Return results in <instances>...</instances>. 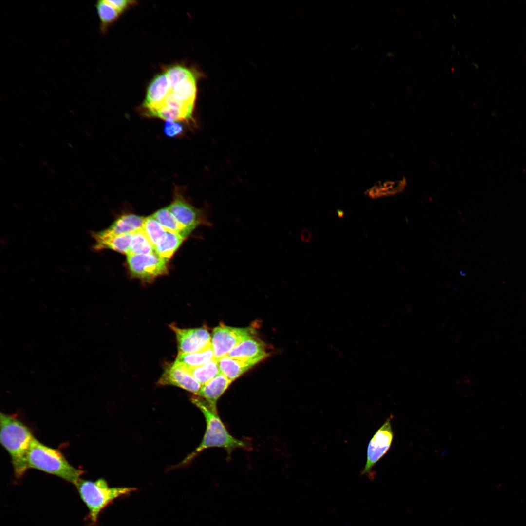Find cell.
Here are the masks:
<instances>
[{"instance_id":"1","label":"cell","mask_w":526,"mask_h":526,"mask_svg":"<svg viewBox=\"0 0 526 526\" xmlns=\"http://www.w3.org/2000/svg\"><path fill=\"white\" fill-rule=\"evenodd\" d=\"M191 401L204 414L206 429L200 445L184 459L182 465L190 463L200 453L210 448H222L230 453L236 449L247 447L246 443L235 438L229 433L218 415L216 406L210 405L196 395L192 396Z\"/></svg>"},{"instance_id":"2","label":"cell","mask_w":526,"mask_h":526,"mask_svg":"<svg viewBox=\"0 0 526 526\" xmlns=\"http://www.w3.org/2000/svg\"><path fill=\"white\" fill-rule=\"evenodd\" d=\"M0 441L9 453L17 478L29 469L27 457L34 437L30 429L16 417L0 413Z\"/></svg>"},{"instance_id":"3","label":"cell","mask_w":526,"mask_h":526,"mask_svg":"<svg viewBox=\"0 0 526 526\" xmlns=\"http://www.w3.org/2000/svg\"><path fill=\"white\" fill-rule=\"evenodd\" d=\"M27 462L28 468L56 476L74 485L84 473L71 465L58 450L44 445L35 437L30 445Z\"/></svg>"},{"instance_id":"4","label":"cell","mask_w":526,"mask_h":526,"mask_svg":"<svg viewBox=\"0 0 526 526\" xmlns=\"http://www.w3.org/2000/svg\"><path fill=\"white\" fill-rule=\"evenodd\" d=\"M79 495L87 507L91 523H97L101 512L116 499L136 490L134 488L110 487L106 481L80 479L75 484Z\"/></svg>"},{"instance_id":"5","label":"cell","mask_w":526,"mask_h":526,"mask_svg":"<svg viewBox=\"0 0 526 526\" xmlns=\"http://www.w3.org/2000/svg\"><path fill=\"white\" fill-rule=\"evenodd\" d=\"M167 263L155 252L127 256V263L132 276L147 282H151L156 278L166 274L168 271Z\"/></svg>"},{"instance_id":"6","label":"cell","mask_w":526,"mask_h":526,"mask_svg":"<svg viewBox=\"0 0 526 526\" xmlns=\"http://www.w3.org/2000/svg\"><path fill=\"white\" fill-rule=\"evenodd\" d=\"M250 328H235L224 325L215 328L211 337V346L217 361L248 337L253 335Z\"/></svg>"},{"instance_id":"7","label":"cell","mask_w":526,"mask_h":526,"mask_svg":"<svg viewBox=\"0 0 526 526\" xmlns=\"http://www.w3.org/2000/svg\"><path fill=\"white\" fill-rule=\"evenodd\" d=\"M391 421V417L388 418L369 441L366 462L361 472V475L370 476L373 468L390 448L394 436Z\"/></svg>"},{"instance_id":"8","label":"cell","mask_w":526,"mask_h":526,"mask_svg":"<svg viewBox=\"0 0 526 526\" xmlns=\"http://www.w3.org/2000/svg\"><path fill=\"white\" fill-rule=\"evenodd\" d=\"M169 327L175 334L178 353L197 352L211 347V337L206 328H180L174 324Z\"/></svg>"},{"instance_id":"9","label":"cell","mask_w":526,"mask_h":526,"mask_svg":"<svg viewBox=\"0 0 526 526\" xmlns=\"http://www.w3.org/2000/svg\"><path fill=\"white\" fill-rule=\"evenodd\" d=\"M168 207L176 219L191 232L199 225H210L203 211L188 202L178 190L175 191L173 199Z\"/></svg>"},{"instance_id":"10","label":"cell","mask_w":526,"mask_h":526,"mask_svg":"<svg viewBox=\"0 0 526 526\" xmlns=\"http://www.w3.org/2000/svg\"><path fill=\"white\" fill-rule=\"evenodd\" d=\"M157 384L177 386L195 395L198 394L202 387L188 372L174 362L165 368Z\"/></svg>"},{"instance_id":"11","label":"cell","mask_w":526,"mask_h":526,"mask_svg":"<svg viewBox=\"0 0 526 526\" xmlns=\"http://www.w3.org/2000/svg\"><path fill=\"white\" fill-rule=\"evenodd\" d=\"M267 355L264 344L252 335L239 343L226 356L254 365Z\"/></svg>"},{"instance_id":"12","label":"cell","mask_w":526,"mask_h":526,"mask_svg":"<svg viewBox=\"0 0 526 526\" xmlns=\"http://www.w3.org/2000/svg\"><path fill=\"white\" fill-rule=\"evenodd\" d=\"M170 88L165 73L157 75L150 83L142 104L144 114L155 111L163 105Z\"/></svg>"},{"instance_id":"13","label":"cell","mask_w":526,"mask_h":526,"mask_svg":"<svg viewBox=\"0 0 526 526\" xmlns=\"http://www.w3.org/2000/svg\"><path fill=\"white\" fill-rule=\"evenodd\" d=\"M144 217L133 214H124L118 218L108 228L93 232L95 239L134 232L142 227Z\"/></svg>"},{"instance_id":"14","label":"cell","mask_w":526,"mask_h":526,"mask_svg":"<svg viewBox=\"0 0 526 526\" xmlns=\"http://www.w3.org/2000/svg\"><path fill=\"white\" fill-rule=\"evenodd\" d=\"M200 74L198 72L171 89L169 95L175 100L194 108L197 95V82Z\"/></svg>"},{"instance_id":"15","label":"cell","mask_w":526,"mask_h":526,"mask_svg":"<svg viewBox=\"0 0 526 526\" xmlns=\"http://www.w3.org/2000/svg\"><path fill=\"white\" fill-rule=\"evenodd\" d=\"M232 381L222 373L202 385L197 395L210 405L216 406L218 399L228 388Z\"/></svg>"},{"instance_id":"16","label":"cell","mask_w":526,"mask_h":526,"mask_svg":"<svg viewBox=\"0 0 526 526\" xmlns=\"http://www.w3.org/2000/svg\"><path fill=\"white\" fill-rule=\"evenodd\" d=\"M133 233L95 239V243L93 248L95 251L105 249H112L120 253L125 254L127 256L130 251Z\"/></svg>"},{"instance_id":"17","label":"cell","mask_w":526,"mask_h":526,"mask_svg":"<svg viewBox=\"0 0 526 526\" xmlns=\"http://www.w3.org/2000/svg\"><path fill=\"white\" fill-rule=\"evenodd\" d=\"M407 180L403 177L395 180H388L375 184L366 191L371 198L389 196L402 193L406 188Z\"/></svg>"},{"instance_id":"18","label":"cell","mask_w":526,"mask_h":526,"mask_svg":"<svg viewBox=\"0 0 526 526\" xmlns=\"http://www.w3.org/2000/svg\"><path fill=\"white\" fill-rule=\"evenodd\" d=\"M185 239L180 235L167 231L154 245V252L167 262L174 254Z\"/></svg>"},{"instance_id":"19","label":"cell","mask_w":526,"mask_h":526,"mask_svg":"<svg viewBox=\"0 0 526 526\" xmlns=\"http://www.w3.org/2000/svg\"><path fill=\"white\" fill-rule=\"evenodd\" d=\"M214 359V355L211 346L208 349L199 352L178 353L174 363L186 369L202 366Z\"/></svg>"},{"instance_id":"20","label":"cell","mask_w":526,"mask_h":526,"mask_svg":"<svg viewBox=\"0 0 526 526\" xmlns=\"http://www.w3.org/2000/svg\"><path fill=\"white\" fill-rule=\"evenodd\" d=\"M152 216L167 231L177 233L184 239L191 233L176 219L168 207L157 210Z\"/></svg>"},{"instance_id":"21","label":"cell","mask_w":526,"mask_h":526,"mask_svg":"<svg viewBox=\"0 0 526 526\" xmlns=\"http://www.w3.org/2000/svg\"><path fill=\"white\" fill-rule=\"evenodd\" d=\"M220 373L233 381L253 365L225 356L218 361Z\"/></svg>"},{"instance_id":"22","label":"cell","mask_w":526,"mask_h":526,"mask_svg":"<svg viewBox=\"0 0 526 526\" xmlns=\"http://www.w3.org/2000/svg\"><path fill=\"white\" fill-rule=\"evenodd\" d=\"M146 116L159 118L166 121L189 122L193 119V114L177 107L163 105L158 109L145 113Z\"/></svg>"},{"instance_id":"23","label":"cell","mask_w":526,"mask_h":526,"mask_svg":"<svg viewBox=\"0 0 526 526\" xmlns=\"http://www.w3.org/2000/svg\"><path fill=\"white\" fill-rule=\"evenodd\" d=\"M185 370L198 382H199L202 386L208 382L220 373L218 361L215 359L202 366L195 368L186 369Z\"/></svg>"},{"instance_id":"24","label":"cell","mask_w":526,"mask_h":526,"mask_svg":"<svg viewBox=\"0 0 526 526\" xmlns=\"http://www.w3.org/2000/svg\"><path fill=\"white\" fill-rule=\"evenodd\" d=\"M154 252V246L141 228L133 233L128 255H145Z\"/></svg>"},{"instance_id":"25","label":"cell","mask_w":526,"mask_h":526,"mask_svg":"<svg viewBox=\"0 0 526 526\" xmlns=\"http://www.w3.org/2000/svg\"><path fill=\"white\" fill-rule=\"evenodd\" d=\"M195 70H191L180 65L169 68L165 72L168 77L170 90L177 84L184 81L198 73Z\"/></svg>"},{"instance_id":"26","label":"cell","mask_w":526,"mask_h":526,"mask_svg":"<svg viewBox=\"0 0 526 526\" xmlns=\"http://www.w3.org/2000/svg\"><path fill=\"white\" fill-rule=\"evenodd\" d=\"M95 7L100 20L101 29L104 31L109 24L117 19L120 13L106 3L105 0L97 1Z\"/></svg>"},{"instance_id":"27","label":"cell","mask_w":526,"mask_h":526,"mask_svg":"<svg viewBox=\"0 0 526 526\" xmlns=\"http://www.w3.org/2000/svg\"><path fill=\"white\" fill-rule=\"evenodd\" d=\"M142 228L154 246L167 231L152 215L144 218Z\"/></svg>"},{"instance_id":"28","label":"cell","mask_w":526,"mask_h":526,"mask_svg":"<svg viewBox=\"0 0 526 526\" xmlns=\"http://www.w3.org/2000/svg\"><path fill=\"white\" fill-rule=\"evenodd\" d=\"M183 127L178 122L168 120L165 122L164 132L168 137H175L183 133Z\"/></svg>"},{"instance_id":"29","label":"cell","mask_w":526,"mask_h":526,"mask_svg":"<svg viewBox=\"0 0 526 526\" xmlns=\"http://www.w3.org/2000/svg\"><path fill=\"white\" fill-rule=\"evenodd\" d=\"M105 1L116 9L120 14L134 2L132 0H105Z\"/></svg>"},{"instance_id":"30","label":"cell","mask_w":526,"mask_h":526,"mask_svg":"<svg viewBox=\"0 0 526 526\" xmlns=\"http://www.w3.org/2000/svg\"><path fill=\"white\" fill-rule=\"evenodd\" d=\"M301 239L304 242H310L312 239V234L311 232L308 229H303L301 233Z\"/></svg>"},{"instance_id":"31","label":"cell","mask_w":526,"mask_h":526,"mask_svg":"<svg viewBox=\"0 0 526 526\" xmlns=\"http://www.w3.org/2000/svg\"><path fill=\"white\" fill-rule=\"evenodd\" d=\"M42 165H43V166H45V167H48V165H49V164H48V162H47V161H43V162H42Z\"/></svg>"},{"instance_id":"32","label":"cell","mask_w":526,"mask_h":526,"mask_svg":"<svg viewBox=\"0 0 526 526\" xmlns=\"http://www.w3.org/2000/svg\"><path fill=\"white\" fill-rule=\"evenodd\" d=\"M49 171L52 174H55V171L53 169H50Z\"/></svg>"}]
</instances>
